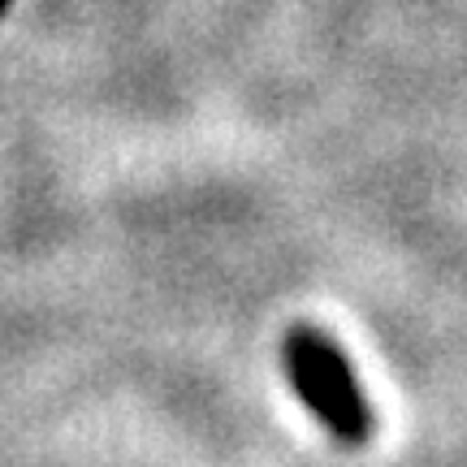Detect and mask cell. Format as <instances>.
Returning a JSON list of instances; mask_svg holds the SVG:
<instances>
[{"mask_svg": "<svg viewBox=\"0 0 467 467\" xmlns=\"http://www.w3.org/2000/svg\"><path fill=\"white\" fill-rule=\"evenodd\" d=\"M282 359L295 394L329 429V437L342 446H364L372 437V407L334 337L317 325H295L282 342Z\"/></svg>", "mask_w": 467, "mask_h": 467, "instance_id": "1", "label": "cell"}, {"mask_svg": "<svg viewBox=\"0 0 467 467\" xmlns=\"http://www.w3.org/2000/svg\"><path fill=\"white\" fill-rule=\"evenodd\" d=\"M9 5H14V0H0V17L9 14Z\"/></svg>", "mask_w": 467, "mask_h": 467, "instance_id": "2", "label": "cell"}]
</instances>
